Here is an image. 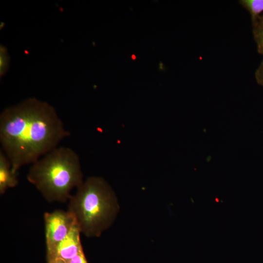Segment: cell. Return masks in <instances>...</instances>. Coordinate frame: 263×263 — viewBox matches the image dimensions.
<instances>
[{
  "instance_id": "cell-1",
  "label": "cell",
  "mask_w": 263,
  "mask_h": 263,
  "mask_svg": "<svg viewBox=\"0 0 263 263\" xmlns=\"http://www.w3.org/2000/svg\"><path fill=\"white\" fill-rule=\"evenodd\" d=\"M69 135L55 109L34 97L6 108L0 114V150L14 173L56 148Z\"/></svg>"
},
{
  "instance_id": "cell-2",
  "label": "cell",
  "mask_w": 263,
  "mask_h": 263,
  "mask_svg": "<svg viewBox=\"0 0 263 263\" xmlns=\"http://www.w3.org/2000/svg\"><path fill=\"white\" fill-rule=\"evenodd\" d=\"M68 210L81 233L98 237L114 222L119 210L116 195L103 178L91 176L76 188L69 199Z\"/></svg>"
},
{
  "instance_id": "cell-3",
  "label": "cell",
  "mask_w": 263,
  "mask_h": 263,
  "mask_svg": "<svg viewBox=\"0 0 263 263\" xmlns=\"http://www.w3.org/2000/svg\"><path fill=\"white\" fill-rule=\"evenodd\" d=\"M27 179L49 202H66L83 182L80 159L73 149L57 147L31 165Z\"/></svg>"
},
{
  "instance_id": "cell-4",
  "label": "cell",
  "mask_w": 263,
  "mask_h": 263,
  "mask_svg": "<svg viewBox=\"0 0 263 263\" xmlns=\"http://www.w3.org/2000/svg\"><path fill=\"white\" fill-rule=\"evenodd\" d=\"M44 220L47 252L66 237L76 222L72 213L68 210H62L45 212Z\"/></svg>"
},
{
  "instance_id": "cell-5",
  "label": "cell",
  "mask_w": 263,
  "mask_h": 263,
  "mask_svg": "<svg viewBox=\"0 0 263 263\" xmlns=\"http://www.w3.org/2000/svg\"><path fill=\"white\" fill-rule=\"evenodd\" d=\"M80 233L79 227L75 224L66 237L47 252V259L59 258L68 261L76 255L83 249Z\"/></svg>"
},
{
  "instance_id": "cell-6",
  "label": "cell",
  "mask_w": 263,
  "mask_h": 263,
  "mask_svg": "<svg viewBox=\"0 0 263 263\" xmlns=\"http://www.w3.org/2000/svg\"><path fill=\"white\" fill-rule=\"evenodd\" d=\"M18 173L12 170L10 161L1 150H0V194L3 195L9 188L19 183Z\"/></svg>"
},
{
  "instance_id": "cell-7",
  "label": "cell",
  "mask_w": 263,
  "mask_h": 263,
  "mask_svg": "<svg viewBox=\"0 0 263 263\" xmlns=\"http://www.w3.org/2000/svg\"><path fill=\"white\" fill-rule=\"evenodd\" d=\"M239 2L249 13L252 23L263 14V0H240Z\"/></svg>"
},
{
  "instance_id": "cell-8",
  "label": "cell",
  "mask_w": 263,
  "mask_h": 263,
  "mask_svg": "<svg viewBox=\"0 0 263 263\" xmlns=\"http://www.w3.org/2000/svg\"><path fill=\"white\" fill-rule=\"evenodd\" d=\"M252 32L258 52L263 55V14L252 23Z\"/></svg>"
},
{
  "instance_id": "cell-9",
  "label": "cell",
  "mask_w": 263,
  "mask_h": 263,
  "mask_svg": "<svg viewBox=\"0 0 263 263\" xmlns=\"http://www.w3.org/2000/svg\"><path fill=\"white\" fill-rule=\"evenodd\" d=\"M9 57L8 55L7 50L3 48V46L0 48V73L1 75H3L6 71L8 66Z\"/></svg>"
},
{
  "instance_id": "cell-10",
  "label": "cell",
  "mask_w": 263,
  "mask_h": 263,
  "mask_svg": "<svg viewBox=\"0 0 263 263\" xmlns=\"http://www.w3.org/2000/svg\"><path fill=\"white\" fill-rule=\"evenodd\" d=\"M67 262L68 263H88L83 249Z\"/></svg>"
},
{
  "instance_id": "cell-11",
  "label": "cell",
  "mask_w": 263,
  "mask_h": 263,
  "mask_svg": "<svg viewBox=\"0 0 263 263\" xmlns=\"http://www.w3.org/2000/svg\"><path fill=\"white\" fill-rule=\"evenodd\" d=\"M255 77L258 83L263 86V59L255 71Z\"/></svg>"
},
{
  "instance_id": "cell-12",
  "label": "cell",
  "mask_w": 263,
  "mask_h": 263,
  "mask_svg": "<svg viewBox=\"0 0 263 263\" xmlns=\"http://www.w3.org/2000/svg\"><path fill=\"white\" fill-rule=\"evenodd\" d=\"M47 263H68L67 261L59 258L47 259Z\"/></svg>"
},
{
  "instance_id": "cell-13",
  "label": "cell",
  "mask_w": 263,
  "mask_h": 263,
  "mask_svg": "<svg viewBox=\"0 0 263 263\" xmlns=\"http://www.w3.org/2000/svg\"><path fill=\"white\" fill-rule=\"evenodd\" d=\"M131 58H132V60H135V59H136V56H135V55H133V54L132 55V56H131Z\"/></svg>"
}]
</instances>
